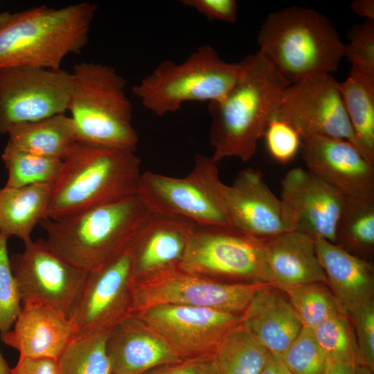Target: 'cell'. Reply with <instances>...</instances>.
I'll use <instances>...</instances> for the list:
<instances>
[{
	"instance_id": "35",
	"label": "cell",
	"mask_w": 374,
	"mask_h": 374,
	"mask_svg": "<svg viewBox=\"0 0 374 374\" xmlns=\"http://www.w3.org/2000/svg\"><path fill=\"white\" fill-rule=\"evenodd\" d=\"M347 37L344 57L351 65L350 71L374 84V20L354 24Z\"/></svg>"
},
{
	"instance_id": "15",
	"label": "cell",
	"mask_w": 374,
	"mask_h": 374,
	"mask_svg": "<svg viewBox=\"0 0 374 374\" xmlns=\"http://www.w3.org/2000/svg\"><path fill=\"white\" fill-rule=\"evenodd\" d=\"M133 276L130 248L88 272L68 318L75 337L110 330L130 316Z\"/></svg>"
},
{
	"instance_id": "36",
	"label": "cell",
	"mask_w": 374,
	"mask_h": 374,
	"mask_svg": "<svg viewBox=\"0 0 374 374\" xmlns=\"http://www.w3.org/2000/svg\"><path fill=\"white\" fill-rule=\"evenodd\" d=\"M8 238L0 233V332L12 329L21 310V296L8 256Z\"/></svg>"
},
{
	"instance_id": "19",
	"label": "cell",
	"mask_w": 374,
	"mask_h": 374,
	"mask_svg": "<svg viewBox=\"0 0 374 374\" xmlns=\"http://www.w3.org/2000/svg\"><path fill=\"white\" fill-rule=\"evenodd\" d=\"M107 349L112 374H145L181 361L162 337L134 316L109 330Z\"/></svg>"
},
{
	"instance_id": "2",
	"label": "cell",
	"mask_w": 374,
	"mask_h": 374,
	"mask_svg": "<svg viewBox=\"0 0 374 374\" xmlns=\"http://www.w3.org/2000/svg\"><path fill=\"white\" fill-rule=\"evenodd\" d=\"M96 6L80 2L56 8L39 6L0 12V71L21 66L61 69L89 39Z\"/></svg>"
},
{
	"instance_id": "9",
	"label": "cell",
	"mask_w": 374,
	"mask_h": 374,
	"mask_svg": "<svg viewBox=\"0 0 374 374\" xmlns=\"http://www.w3.org/2000/svg\"><path fill=\"white\" fill-rule=\"evenodd\" d=\"M262 284L222 283L172 265L133 278L130 316L161 305L203 307L242 314Z\"/></svg>"
},
{
	"instance_id": "5",
	"label": "cell",
	"mask_w": 374,
	"mask_h": 374,
	"mask_svg": "<svg viewBox=\"0 0 374 374\" xmlns=\"http://www.w3.org/2000/svg\"><path fill=\"white\" fill-rule=\"evenodd\" d=\"M257 42L258 50L290 84L336 71L346 45L325 15L297 6L269 14L258 30Z\"/></svg>"
},
{
	"instance_id": "31",
	"label": "cell",
	"mask_w": 374,
	"mask_h": 374,
	"mask_svg": "<svg viewBox=\"0 0 374 374\" xmlns=\"http://www.w3.org/2000/svg\"><path fill=\"white\" fill-rule=\"evenodd\" d=\"M8 171L6 186L22 187L35 184H54L62 160L21 151L6 145L1 155Z\"/></svg>"
},
{
	"instance_id": "20",
	"label": "cell",
	"mask_w": 374,
	"mask_h": 374,
	"mask_svg": "<svg viewBox=\"0 0 374 374\" xmlns=\"http://www.w3.org/2000/svg\"><path fill=\"white\" fill-rule=\"evenodd\" d=\"M12 327L2 340L22 357L58 359L75 337L67 317L38 303H24Z\"/></svg>"
},
{
	"instance_id": "37",
	"label": "cell",
	"mask_w": 374,
	"mask_h": 374,
	"mask_svg": "<svg viewBox=\"0 0 374 374\" xmlns=\"http://www.w3.org/2000/svg\"><path fill=\"white\" fill-rule=\"evenodd\" d=\"M263 137L270 155L279 163L291 161L300 151L301 135L290 123L277 116L268 124Z\"/></svg>"
},
{
	"instance_id": "41",
	"label": "cell",
	"mask_w": 374,
	"mask_h": 374,
	"mask_svg": "<svg viewBox=\"0 0 374 374\" xmlns=\"http://www.w3.org/2000/svg\"><path fill=\"white\" fill-rule=\"evenodd\" d=\"M12 374H60L57 359L19 357Z\"/></svg>"
},
{
	"instance_id": "4",
	"label": "cell",
	"mask_w": 374,
	"mask_h": 374,
	"mask_svg": "<svg viewBox=\"0 0 374 374\" xmlns=\"http://www.w3.org/2000/svg\"><path fill=\"white\" fill-rule=\"evenodd\" d=\"M150 215L138 196H132L63 219L44 220V242L67 262L89 272L125 252Z\"/></svg>"
},
{
	"instance_id": "33",
	"label": "cell",
	"mask_w": 374,
	"mask_h": 374,
	"mask_svg": "<svg viewBox=\"0 0 374 374\" xmlns=\"http://www.w3.org/2000/svg\"><path fill=\"white\" fill-rule=\"evenodd\" d=\"M326 283H310L285 291L302 327L315 329L335 313L341 311Z\"/></svg>"
},
{
	"instance_id": "29",
	"label": "cell",
	"mask_w": 374,
	"mask_h": 374,
	"mask_svg": "<svg viewBox=\"0 0 374 374\" xmlns=\"http://www.w3.org/2000/svg\"><path fill=\"white\" fill-rule=\"evenodd\" d=\"M269 354L241 322L223 338L211 359L216 374H258Z\"/></svg>"
},
{
	"instance_id": "39",
	"label": "cell",
	"mask_w": 374,
	"mask_h": 374,
	"mask_svg": "<svg viewBox=\"0 0 374 374\" xmlns=\"http://www.w3.org/2000/svg\"><path fill=\"white\" fill-rule=\"evenodd\" d=\"M182 4L192 8L208 20L234 23L238 17V3L235 0H183Z\"/></svg>"
},
{
	"instance_id": "44",
	"label": "cell",
	"mask_w": 374,
	"mask_h": 374,
	"mask_svg": "<svg viewBox=\"0 0 374 374\" xmlns=\"http://www.w3.org/2000/svg\"><path fill=\"white\" fill-rule=\"evenodd\" d=\"M350 8L354 13L366 20H374L373 0H354L350 3Z\"/></svg>"
},
{
	"instance_id": "8",
	"label": "cell",
	"mask_w": 374,
	"mask_h": 374,
	"mask_svg": "<svg viewBox=\"0 0 374 374\" xmlns=\"http://www.w3.org/2000/svg\"><path fill=\"white\" fill-rule=\"evenodd\" d=\"M190 172L213 196L231 228L264 240L287 231L282 202L260 170L244 168L226 185L212 157L197 154Z\"/></svg>"
},
{
	"instance_id": "27",
	"label": "cell",
	"mask_w": 374,
	"mask_h": 374,
	"mask_svg": "<svg viewBox=\"0 0 374 374\" xmlns=\"http://www.w3.org/2000/svg\"><path fill=\"white\" fill-rule=\"evenodd\" d=\"M339 89L358 149L374 165V84L350 71Z\"/></svg>"
},
{
	"instance_id": "40",
	"label": "cell",
	"mask_w": 374,
	"mask_h": 374,
	"mask_svg": "<svg viewBox=\"0 0 374 374\" xmlns=\"http://www.w3.org/2000/svg\"><path fill=\"white\" fill-rule=\"evenodd\" d=\"M145 374H216L211 359L181 361L156 368Z\"/></svg>"
},
{
	"instance_id": "30",
	"label": "cell",
	"mask_w": 374,
	"mask_h": 374,
	"mask_svg": "<svg viewBox=\"0 0 374 374\" xmlns=\"http://www.w3.org/2000/svg\"><path fill=\"white\" fill-rule=\"evenodd\" d=\"M109 332L75 337L57 359L60 374H112L107 349Z\"/></svg>"
},
{
	"instance_id": "12",
	"label": "cell",
	"mask_w": 374,
	"mask_h": 374,
	"mask_svg": "<svg viewBox=\"0 0 374 374\" xmlns=\"http://www.w3.org/2000/svg\"><path fill=\"white\" fill-rule=\"evenodd\" d=\"M162 337L181 361L207 359L242 314L179 305L152 307L132 315Z\"/></svg>"
},
{
	"instance_id": "17",
	"label": "cell",
	"mask_w": 374,
	"mask_h": 374,
	"mask_svg": "<svg viewBox=\"0 0 374 374\" xmlns=\"http://www.w3.org/2000/svg\"><path fill=\"white\" fill-rule=\"evenodd\" d=\"M300 152L306 168L345 197H374V165L346 140L302 139Z\"/></svg>"
},
{
	"instance_id": "21",
	"label": "cell",
	"mask_w": 374,
	"mask_h": 374,
	"mask_svg": "<svg viewBox=\"0 0 374 374\" xmlns=\"http://www.w3.org/2000/svg\"><path fill=\"white\" fill-rule=\"evenodd\" d=\"M242 324L261 346L279 357L302 328L285 292L269 283L256 290L242 314Z\"/></svg>"
},
{
	"instance_id": "3",
	"label": "cell",
	"mask_w": 374,
	"mask_h": 374,
	"mask_svg": "<svg viewBox=\"0 0 374 374\" xmlns=\"http://www.w3.org/2000/svg\"><path fill=\"white\" fill-rule=\"evenodd\" d=\"M140 168L136 150L75 142L62 160L46 219H63L136 195Z\"/></svg>"
},
{
	"instance_id": "34",
	"label": "cell",
	"mask_w": 374,
	"mask_h": 374,
	"mask_svg": "<svg viewBox=\"0 0 374 374\" xmlns=\"http://www.w3.org/2000/svg\"><path fill=\"white\" fill-rule=\"evenodd\" d=\"M280 358L291 374H324L328 363L313 330L304 327Z\"/></svg>"
},
{
	"instance_id": "14",
	"label": "cell",
	"mask_w": 374,
	"mask_h": 374,
	"mask_svg": "<svg viewBox=\"0 0 374 374\" xmlns=\"http://www.w3.org/2000/svg\"><path fill=\"white\" fill-rule=\"evenodd\" d=\"M276 116L290 123L301 139L316 136L341 139L358 149L339 82L332 74H316L290 84L283 92Z\"/></svg>"
},
{
	"instance_id": "43",
	"label": "cell",
	"mask_w": 374,
	"mask_h": 374,
	"mask_svg": "<svg viewBox=\"0 0 374 374\" xmlns=\"http://www.w3.org/2000/svg\"><path fill=\"white\" fill-rule=\"evenodd\" d=\"M258 374H291L280 358L271 353Z\"/></svg>"
},
{
	"instance_id": "38",
	"label": "cell",
	"mask_w": 374,
	"mask_h": 374,
	"mask_svg": "<svg viewBox=\"0 0 374 374\" xmlns=\"http://www.w3.org/2000/svg\"><path fill=\"white\" fill-rule=\"evenodd\" d=\"M353 327L362 364L374 370V303L368 301L347 315Z\"/></svg>"
},
{
	"instance_id": "13",
	"label": "cell",
	"mask_w": 374,
	"mask_h": 374,
	"mask_svg": "<svg viewBox=\"0 0 374 374\" xmlns=\"http://www.w3.org/2000/svg\"><path fill=\"white\" fill-rule=\"evenodd\" d=\"M10 260L23 303H41L69 318L88 272L49 249L43 239L25 242Z\"/></svg>"
},
{
	"instance_id": "10",
	"label": "cell",
	"mask_w": 374,
	"mask_h": 374,
	"mask_svg": "<svg viewBox=\"0 0 374 374\" xmlns=\"http://www.w3.org/2000/svg\"><path fill=\"white\" fill-rule=\"evenodd\" d=\"M266 240L230 226L195 223L181 269L205 276H220L269 283L265 260Z\"/></svg>"
},
{
	"instance_id": "1",
	"label": "cell",
	"mask_w": 374,
	"mask_h": 374,
	"mask_svg": "<svg viewBox=\"0 0 374 374\" xmlns=\"http://www.w3.org/2000/svg\"><path fill=\"white\" fill-rule=\"evenodd\" d=\"M244 60L241 78L222 99L208 103V139L216 163L231 157L247 162L255 155L290 85L260 50Z\"/></svg>"
},
{
	"instance_id": "7",
	"label": "cell",
	"mask_w": 374,
	"mask_h": 374,
	"mask_svg": "<svg viewBox=\"0 0 374 374\" xmlns=\"http://www.w3.org/2000/svg\"><path fill=\"white\" fill-rule=\"evenodd\" d=\"M244 58L223 60L210 45L198 47L182 62L164 60L132 88L143 106L157 116L180 109L190 101L222 99L242 76Z\"/></svg>"
},
{
	"instance_id": "28",
	"label": "cell",
	"mask_w": 374,
	"mask_h": 374,
	"mask_svg": "<svg viewBox=\"0 0 374 374\" xmlns=\"http://www.w3.org/2000/svg\"><path fill=\"white\" fill-rule=\"evenodd\" d=\"M335 243L364 259L371 253L374 247V197L344 198L336 224Z\"/></svg>"
},
{
	"instance_id": "32",
	"label": "cell",
	"mask_w": 374,
	"mask_h": 374,
	"mask_svg": "<svg viewBox=\"0 0 374 374\" xmlns=\"http://www.w3.org/2000/svg\"><path fill=\"white\" fill-rule=\"evenodd\" d=\"M312 330L328 362L364 365L352 323L346 314L339 311Z\"/></svg>"
},
{
	"instance_id": "18",
	"label": "cell",
	"mask_w": 374,
	"mask_h": 374,
	"mask_svg": "<svg viewBox=\"0 0 374 374\" xmlns=\"http://www.w3.org/2000/svg\"><path fill=\"white\" fill-rule=\"evenodd\" d=\"M136 195L151 213L179 216L199 224L230 226L213 196L190 172L178 178L143 172Z\"/></svg>"
},
{
	"instance_id": "16",
	"label": "cell",
	"mask_w": 374,
	"mask_h": 374,
	"mask_svg": "<svg viewBox=\"0 0 374 374\" xmlns=\"http://www.w3.org/2000/svg\"><path fill=\"white\" fill-rule=\"evenodd\" d=\"M280 197L287 231L335 243L344 198L307 168L296 167L281 180Z\"/></svg>"
},
{
	"instance_id": "45",
	"label": "cell",
	"mask_w": 374,
	"mask_h": 374,
	"mask_svg": "<svg viewBox=\"0 0 374 374\" xmlns=\"http://www.w3.org/2000/svg\"><path fill=\"white\" fill-rule=\"evenodd\" d=\"M0 374H12L10 368L0 350Z\"/></svg>"
},
{
	"instance_id": "24",
	"label": "cell",
	"mask_w": 374,
	"mask_h": 374,
	"mask_svg": "<svg viewBox=\"0 0 374 374\" xmlns=\"http://www.w3.org/2000/svg\"><path fill=\"white\" fill-rule=\"evenodd\" d=\"M314 242L327 284L341 312L348 315L353 308L373 299V271L368 260L323 239H315Z\"/></svg>"
},
{
	"instance_id": "25",
	"label": "cell",
	"mask_w": 374,
	"mask_h": 374,
	"mask_svg": "<svg viewBox=\"0 0 374 374\" xmlns=\"http://www.w3.org/2000/svg\"><path fill=\"white\" fill-rule=\"evenodd\" d=\"M53 184L0 188V233L24 243L39 223L46 219Z\"/></svg>"
},
{
	"instance_id": "22",
	"label": "cell",
	"mask_w": 374,
	"mask_h": 374,
	"mask_svg": "<svg viewBox=\"0 0 374 374\" xmlns=\"http://www.w3.org/2000/svg\"><path fill=\"white\" fill-rule=\"evenodd\" d=\"M195 223L179 216L151 213L130 247L133 278L178 265Z\"/></svg>"
},
{
	"instance_id": "11",
	"label": "cell",
	"mask_w": 374,
	"mask_h": 374,
	"mask_svg": "<svg viewBox=\"0 0 374 374\" xmlns=\"http://www.w3.org/2000/svg\"><path fill=\"white\" fill-rule=\"evenodd\" d=\"M73 87L71 73L33 66L0 71V134L13 125L65 114Z\"/></svg>"
},
{
	"instance_id": "42",
	"label": "cell",
	"mask_w": 374,
	"mask_h": 374,
	"mask_svg": "<svg viewBox=\"0 0 374 374\" xmlns=\"http://www.w3.org/2000/svg\"><path fill=\"white\" fill-rule=\"evenodd\" d=\"M373 373L362 364L328 362L324 374H373Z\"/></svg>"
},
{
	"instance_id": "26",
	"label": "cell",
	"mask_w": 374,
	"mask_h": 374,
	"mask_svg": "<svg viewBox=\"0 0 374 374\" xmlns=\"http://www.w3.org/2000/svg\"><path fill=\"white\" fill-rule=\"evenodd\" d=\"M7 134V145L14 148L61 160L77 142L71 118L65 114L15 125Z\"/></svg>"
},
{
	"instance_id": "23",
	"label": "cell",
	"mask_w": 374,
	"mask_h": 374,
	"mask_svg": "<svg viewBox=\"0 0 374 374\" xmlns=\"http://www.w3.org/2000/svg\"><path fill=\"white\" fill-rule=\"evenodd\" d=\"M269 284L286 290L310 283H326L319 263L314 239L298 231H287L265 245Z\"/></svg>"
},
{
	"instance_id": "6",
	"label": "cell",
	"mask_w": 374,
	"mask_h": 374,
	"mask_svg": "<svg viewBox=\"0 0 374 374\" xmlns=\"http://www.w3.org/2000/svg\"><path fill=\"white\" fill-rule=\"evenodd\" d=\"M68 111L77 142L136 150L138 134L132 124V106L125 93L126 80L112 66L75 64Z\"/></svg>"
}]
</instances>
